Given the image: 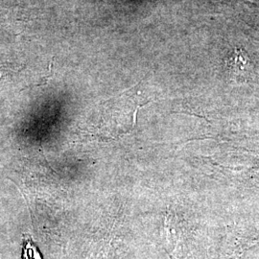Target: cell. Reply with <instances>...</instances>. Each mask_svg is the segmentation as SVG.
<instances>
[{
	"mask_svg": "<svg viewBox=\"0 0 259 259\" xmlns=\"http://www.w3.org/2000/svg\"><path fill=\"white\" fill-rule=\"evenodd\" d=\"M227 71L232 80L241 81L247 78L250 71V60L240 48H235L227 61Z\"/></svg>",
	"mask_w": 259,
	"mask_h": 259,
	"instance_id": "6da1fadb",
	"label": "cell"
},
{
	"mask_svg": "<svg viewBox=\"0 0 259 259\" xmlns=\"http://www.w3.org/2000/svg\"><path fill=\"white\" fill-rule=\"evenodd\" d=\"M23 259H41L40 254L38 253L36 247L32 244L31 241H28L24 246Z\"/></svg>",
	"mask_w": 259,
	"mask_h": 259,
	"instance_id": "7a4b0ae2",
	"label": "cell"
}]
</instances>
